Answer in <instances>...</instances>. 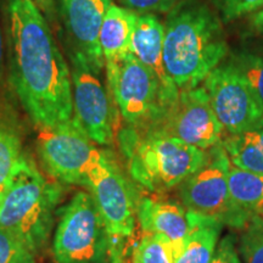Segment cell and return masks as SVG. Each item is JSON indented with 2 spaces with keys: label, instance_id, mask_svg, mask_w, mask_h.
<instances>
[{
  "label": "cell",
  "instance_id": "603a6c76",
  "mask_svg": "<svg viewBox=\"0 0 263 263\" xmlns=\"http://www.w3.org/2000/svg\"><path fill=\"white\" fill-rule=\"evenodd\" d=\"M241 230L239 250L244 262L263 263V216H252Z\"/></svg>",
  "mask_w": 263,
  "mask_h": 263
},
{
  "label": "cell",
  "instance_id": "4316f807",
  "mask_svg": "<svg viewBox=\"0 0 263 263\" xmlns=\"http://www.w3.org/2000/svg\"><path fill=\"white\" fill-rule=\"evenodd\" d=\"M211 263H241L235 250V236L229 234L217 244Z\"/></svg>",
  "mask_w": 263,
  "mask_h": 263
},
{
  "label": "cell",
  "instance_id": "30bf717a",
  "mask_svg": "<svg viewBox=\"0 0 263 263\" xmlns=\"http://www.w3.org/2000/svg\"><path fill=\"white\" fill-rule=\"evenodd\" d=\"M203 88L227 136L240 133L263 116L261 99L229 62L210 72Z\"/></svg>",
  "mask_w": 263,
  "mask_h": 263
},
{
  "label": "cell",
  "instance_id": "f1b7e54d",
  "mask_svg": "<svg viewBox=\"0 0 263 263\" xmlns=\"http://www.w3.org/2000/svg\"><path fill=\"white\" fill-rule=\"evenodd\" d=\"M249 28L255 34L263 37V8L251 12L249 16Z\"/></svg>",
  "mask_w": 263,
  "mask_h": 263
},
{
  "label": "cell",
  "instance_id": "ffe728a7",
  "mask_svg": "<svg viewBox=\"0 0 263 263\" xmlns=\"http://www.w3.org/2000/svg\"><path fill=\"white\" fill-rule=\"evenodd\" d=\"M21 155L22 145L18 132L8 123L0 122V200L8 189Z\"/></svg>",
  "mask_w": 263,
  "mask_h": 263
},
{
  "label": "cell",
  "instance_id": "7c38bea8",
  "mask_svg": "<svg viewBox=\"0 0 263 263\" xmlns=\"http://www.w3.org/2000/svg\"><path fill=\"white\" fill-rule=\"evenodd\" d=\"M146 132L177 138L199 149L207 150L221 143L224 130L213 112L207 91L199 85L192 89L179 90L176 103L162 122Z\"/></svg>",
  "mask_w": 263,
  "mask_h": 263
},
{
  "label": "cell",
  "instance_id": "4dcf8cb0",
  "mask_svg": "<svg viewBox=\"0 0 263 263\" xmlns=\"http://www.w3.org/2000/svg\"><path fill=\"white\" fill-rule=\"evenodd\" d=\"M261 8H263V2H262V4H261ZM261 8H259V9H261Z\"/></svg>",
  "mask_w": 263,
  "mask_h": 263
},
{
  "label": "cell",
  "instance_id": "277c9868",
  "mask_svg": "<svg viewBox=\"0 0 263 263\" xmlns=\"http://www.w3.org/2000/svg\"><path fill=\"white\" fill-rule=\"evenodd\" d=\"M120 139L132 178L153 193L176 188L207 161V150L156 132L140 133L130 127Z\"/></svg>",
  "mask_w": 263,
  "mask_h": 263
},
{
  "label": "cell",
  "instance_id": "2e32d148",
  "mask_svg": "<svg viewBox=\"0 0 263 263\" xmlns=\"http://www.w3.org/2000/svg\"><path fill=\"white\" fill-rule=\"evenodd\" d=\"M186 218L188 232L174 254V263H211L223 224L193 211H186Z\"/></svg>",
  "mask_w": 263,
  "mask_h": 263
},
{
  "label": "cell",
  "instance_id": "83f0119b",
  "mask_svg": "<svg viewBox=\"0 0 263 263\" xmlns=\"http://www.w3.org/2000/svg\"><path fill=\"white\" fill-rule=\"evenodd\" d=\"M38 9L41 10L44 17L50 21L51 24H57L58 18V8L57 0H33Z\"/></svg>",
  "mask_w": 263,
  "mask_h": 263
},
{
  "label": "cell",
  "instance_id": "e0dca14e",
  "mask_svg": "<svg viewBox=\"0 0 263 263\" xmlns=\"http://www.w3.org/2000/svg\"><path fill=\"white\" fill-rule=\"evenodd\" d=\"M138 14L111 4L99 33V43L105 61L115 60L130 51V42Z\"/></svg>",
  "mask_w": 263,
  "mask_h": 263
},
{
  "label": "cell",
  "instance_id": "6da1fadb",
  "mask_svg": "<svg viewBox=\"0 0 263 263\" xmlns=\"http://www.w3.org/2000/svg\"><path fill=\"white\" fill-rule=\"evenodd\" d=\"M10 83L38 128L73 118L70 65L33 0H6Z\"/></svg>",
  "mask_w": 263,
  "mask_h": 263
},
{
  "label": "cell",
  "instance_id": "cb8c5ba5",
  "mask_svg": "<svg viewBox=\"0 0 263 263\" xmlns=\"http://www.w3.org/2000/svg\"><path fill=\"white\" fill-rule=\"evenodd\" d=\"M222 22H230L261 8L263 0H207Z\"/></svg>",
  "mask_w": 263,
  "mask_h": 263
},
{
  "label": "cell",
  "instance_id": "4fadbf2b",
  "mask_svg": "<svg viewBox=\"0 0 263 263\" xmlns=\"http://www.w3.org/2000/svg\"><path fill=\"white\" fill-rule=\"evenodd\" d=\"M111 0H60V16L68 38V49L80 52L100 73L105 60L99 33Z\"/></svg>",
  "mask_w": 263,
  "mask_h": 263
},
{
  "label": "cell",
  "instance_id": "484cf974",
  "mask_svg": "<svg viewBox=\"0 0 263 263\" xmlns=\"http://www.w3.org/2000/svg\"><path fill=\"white\" fill-rule=\"evenodd\" d=\"M124 8L141 14H168L179 0H118Z\"/></svg>",
  "mask_w": 263,
  "mask_h": 263
},
{
  "label": "cell",
  "instance_id": "7402d4cb",
  "mask_svg": "<svg viewBox=\"0 0 263 263\" xmlns=\"http://www.w3.org/2000/svg\"><path fill=\"white\" fill-rule=\"evenodd\" d=\"M227 62L241 74L263 104V55L241 50L233 52Z\"/></svg>",
  "mask_w": 263,
  "mask_h": 263
},
{
  "label": "cell",
  "instance_id": "d4e9b609",
  "mask_svg": "<svg viewBox=\"0 0 263 263\" xmlns=\"http://www.w3.org/2000/svg\"><path fill=\"white\" fill-rule=\"evenodd\" d=\"M0 263H35V259L21 241L0 228Z\"/></svg>",
  "mask_w": 263,
  "mask_h": 263
},
{
  "label": "cell",
  "instance_id": "5b68a950",
  "mask_svg": "<svg viewBox=\"0 0 263 263\" xmlns=\"http://www.w3.org/2000/svg\"><path fill=\"white\" fill-rule=\"evenodd\" d=\"M108 89L121 116L138 132L153 129L170 111L155 76L129 51L105 61Z\"/></svg>",
  "mask_w": 263,
  "mask_h": 263
},
{
  "label": "cell",
  "instance_id": "9a60e30c",
  "mask_svg": "<svg viewBox=\"0 0 263 263\" xmlns=\"http://www.w3.org/2000/svg\"><path fill=\"white\" fill-rule=\"evenodd\" d=\"M137 221L143 233L163 236L171 242L173 256L188 232V218L184 206L173 200L144 196L137 205Z\"/></svg>",
  "mask_w": 263,
  "mask_h": 263
},
{
  "label": "cell",
  "instance_id": "ac0fdd59",
  "mask_svg": "<svg viewBox=\"0 0 263 263\" xmlns=\"http://www.w3.org/2000/svg\"><path fill=\"white\" fill-rule=\"evenodd\" d=\"M222 145L230 163L241 170L263 174V116L236 134H228Z\"/></svg>",
  "mask_w": 263,
  "mask_h": 263
},
{
  "label": "cell",
  "instance_id": "7a4b0ae2",
  "mask_svg": "<svg viewBox=\"0 0 263 263\" xmlns=\"http://www.w3.org/2000/svg\"><path fill=\"white\" fill-rule=\"evenodd\" d=\"M163 27L164 67L179 90L199 87L228 57L223 22L207 0H179Z\"/></svg>",
  "mask_w": 263,
  "mask_h": 263
},
{
  "label": "cell",
  "instance_id": "8fae6325",
  "mask_svg": "<svg viewBox=\"0 0 263 263\" xmlns=\"http://www.w3.org/2000/svg\"><path fill=\"white\" fill-rule=\"evenodd\" d=\"M73 98V116L88 137L99 145L114 140V123L107 91L99 73L80 52L67 49Z\"/></svg>",
  "mask_w": 263,
  "mask_h": 263
},
{
  "label": "cell",
  "instance_id": "ba28073f",
  "mask_svg": "<svg viewBox=\"0 0 263 263\" xmlns=\"http://www.w3.org/2000/svg\"><path fill=\"white\" fill-rule=\"evenodd\" d=\"M38 129L37 151L44 170L64 183L84 185L104 150L94 145L74 116L68 122Z\"/></svg>",
  "mask_w": 263,
  "mask_h": 263
},
{
  "label": "cell",
  "instance_id": "d6986e66",
  "mask_svg": "<svg viewBox=\"0 0 263 263\" xmlns=\"http://www.w3.org/2000/svg\"><path fill=\"white\" fill-rule=\"evenodd\" d=\"M228 185L232 200L251 216L263 213V174L230 164Z\"/></svg>",
  "mask_w": 263,
  "mask_h": 263
},
{
  "label": "cell",
  "instance_id": "5bb4252c",
  "mask_svg": "<svg viewBox=\"0 0 263 263\" xmlns=\"http://www.w3.org/2000/svg\"><path fill=\"white\" fill-rule=\"evenodd\" d=\"M163 35L164 27L155 14L138 15L132 35L130 52L155 76L164 103L171 108L178 98L179 89L164 67Z\"/></svg>",
  "mask_w": 263,
  "mask_h": 263
},
{
  "label": "cell",
  "instance_id": "52a82bcc",
  "mask_svg": "<svg viewBox=\"0 0 263 263\" xmlns=\"http://www.w3.org/2000/svg\"><path fill=\"white\" fill-rule=\"evenodd\" d=\"M230 164L222 143L216 144L207 149V161L201 168L179 184L178 193L186 211L212 217L223 226L241 230L252 216L232 200L228 185Z\"/></svg>",
  "mask_w": 263,
  "mask_h": 263
},
{
  "label": "cell",
  "instance_id": "9c48e42d",
  "mask_svg": "<svg viewBox=\"0 0 263 263\" xmlns=\"http://www.w3.org/2000/svg\"><path fill=\"white\" fill-rule=\"evenodd\" d=\"M84 186L90 190L99 215L112 238L127 240L137 223V206L132 186L110 151L88 173Z\"/></svg>",
  "mask_w": 263,
  "mask_h": 263
},
{
  "label": "cell",
  "instance_id": "8992f818",
  "mask_svg": "<svg viewBox=\"0 0 263 263\" xmlns=\"http://www.w3.org/2000/svg\"><path fill=\"white\" fill-rule=\"evenodd\" d=\"M54 263H112L110 234L90 193L78 192L60 211L52 241Z\"/></svg>",
  "mask_w": 263,
  "mask_h": 263
},
{
  "label": "cell",
  "instance_id": "3957f363",
  "mask_svg": "<svg viewBox=\"0 0 263 263\" xmlns=\"http://www.w3.org/2000/svg\"><path fill=\"white\" fill-rule=\"evenodd\" d=\"M61 186L45 178L22 153L0 200V228L21 241L33 255L47 245L54 226Z\"/></svg>",
  "mask_w": 263,
  "mask_h": 263
},
{
  "label": "cell",
  "instance_id": "44dd1931",
  "mask_svg": "<svg viewBox=\"0 0 263 263\" xmlns=\"http://www.w3.org/2000/svg\"><path fill=\"white\" fill-rule=\"evenodd\" d=\"M132 259L133 263H174L172 245L163 236L143 233Z\"/></svg>",
  "mask_w": 263,
  "mask_h": 263
},
{
  "label": "cell",
  "instance_id": "f546056e",
  "mask_svg": "<svg viewBox=\"0 0 263 263\" xmlns=\"http://www.w3.org/2000/svg\"><path fill=\"white\" fill-rule=\"evenodd\" d=\"M4 71V39H3L2 29H0V78Z\"/></svg>",
  "mask_w": 263,
  "mask_h": 263
}]
</instances>
